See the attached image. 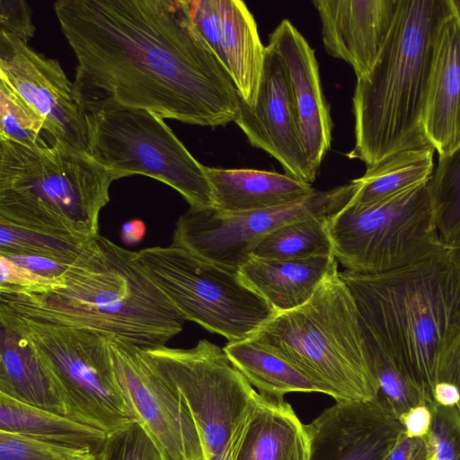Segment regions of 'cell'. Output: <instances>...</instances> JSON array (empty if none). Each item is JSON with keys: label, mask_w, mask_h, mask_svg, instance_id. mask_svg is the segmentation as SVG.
Listing matches in <instances>:
<instances>
[{"label": "cell", "mask_w": 460, "mask_h": 460, "mask_svg": "<svg viewBox=\"0 0 460 460\" xmlns=\"http://www.w3.org/2000/svg\"><path fill=\"white\" fill-rule=\"evenodd\" d=\"M105 460H164L155 444L138 423L108 436Z\"/></svg>", "instance_id": "836d02e7"}, {"label": "cell", "mask_w": 460, "mask_h": 460, "mask_svg": "<svg viewBox=\"0 0 460 460\" xmlns=\"http://www.w3.org/2000/svg\"><path fill=\"white\" fill-rule=\"evenodd\" d=\"M191 22L247 104L255 102L266 47L241 0H187Z\"/></svg>", "instance_id": "e0dca14e"}, {"label": "cell", "mask_w": 460, "mask_h": 460, "mask_svg": "<svg viewBox=\"0 0 460 460\" xmlns=\"http://www.w3.org/2000/svg\"><path fill=\"white\" fill-rule=\"evenodd\" d=\"M87 154L116 180L142 174L176 190L196 208H214L205 165L157 115L104 104L85 107Z\"/></svg>", "instance_id": "9c48e42d"}, {"label": "cell", "mask_w": 460, "mask_h": 460, "mask_svg": "<svg viewBox=\"0 0 460 460\" xmlns=\"http://www.w3.org/2000/svg\"><path fill=\"white\" fill-rule=\"evenodd\" d=\"M455 11L460 16V0H452Z\"/></svg>", "instance_id": "bcb514c9"}, {"label": "cell", "mask_w": 460, "mask_h": 460, "mask_svg": "<svg viewBox=\"0 0 460 460\" xmlns=\"http://www.w3.org/2000/svg\"><path fill=\"white\" fill-rule=\"evenodd\" d=\"M145 232V224L141 220L134 219L122 226L121 239L127 244H134L142 240Z\"/></svg>", "instance_id": "7bdbcfd3"}, {"label": "cell", "mask_w": 460, "mask_h": 460, "mask_svg": "<svg viewBox=\"0 0 460 460\" xmlns=\"http://www.w3.org/2000/svg\"><path fill=\"white\" fill-rule=\"evenodd\" d=\"M116 178L87 153L0 138V220L93 238Z\"/></svg>", "instance_id": "5b68a950"}, {"label": "cell", "mask_w": 460, "mask_h": 460, "mask_svg": "<svg viewBox=\"0 0 460 460\" xmlns=\"http://www.w3.org/2000/svg\"><path fill=\"white\" fill-rule=\"evenodd\" d=\"M434 456L429 436L410 437L404 430L385 460H430Z\"/></svg>", "instance_id": "74e56055"}, {"label": "cell", "mask_w": 460, "mask_h": 460, "mask_svg": "<svg viewBox=\"0 0 460 460\" xmlns=\"http://www.w3.org/2000/svg\"><path fill=\"white\" fill-rule=\"evenodd\" d=\"M107 338L119 384L164 460H203L197 427L179 393L141 348L118 337Z\"/></svg>", "instance_id": "4fadbf2b"}, {"label": "cell", "mask_w": 460, "mask_h": 460, "mask_svg": "<svg viewBox=\"0 0 460 460\" xmlns=\"http://www.w3.org/2000/svg\"><path fill=\"white\" fill-rule=\"evenodd\" d=\"M214 208L243 213L276 208L300 200L315 190L288 174L254 169H223L205 165Z\"/></svg>", "instance_id": "44dd1931"}, {"label": "cell", "mask_w": 460, "mask_h": 460, "mask_svg": "<svg viewBox=\"0 0 460 460\" xmlns=\"http://www.w3.org/2000/svg\"><path fill=\"white\" fill-rule=\"evenodd\" d=\"M331 217L310 216L279 226L256 243L251 257L284 261L333 255L328 230Z\"/></svg>", "instance_id": "83f0119b"}, {"label": "cell", "mask_w": 460, "mask_h": 460, "mask_svg": "<svg viewBox=\"0 0 460 460\" xmlns=\"http://www.w3.org/2000/svg\"><path fill=\"white\" fill-rule=\"evenodd\" d=\"M0 321L30 341L65 416L108 436L138 422L115 375L107 337L27 318L1 304Z\"/></svg>", "instance_id": "52a82bcc"}, {"label": "cell", "mask_w": 460, "mask_h": 460, "mask_svg": "<svg viewBox=\"0 0 460 460\" xmlns=\"http://www.w3.org/2000/svg\"><path fill=\"white\" fill-rule=\"evenodd\" d=\"M261 396L236 460H310V436L292 406Z\"/></svg>", "instance_id": "603a6c76"}, {"label": "cell", "mask_w": 460, "mask_h": 460, "mask_svg": "<svg viewBox=\"0 0 460 460\" xmlns=\"http://www.w3.org/2000/svg\"><path fill=\"white\" fill-rule=\"evenodd\" d=\"M305 426L310 460H385L403 431L379 395L336 402Z\"/></svg>", "instance_id": "2e32d148"}, {"label": "cell", "mask_w": 460, "mask_h": 460, "mask_svg": "<svg viewBox=\"0 0 460 460\" xmlns=\"http://www.w3.org/2000/svg\"><path fill=\"white\" fill-rule=\"evenodd\" d=\"M93 453L0 430V460H83Z\"/></svg>", "instance_id": "d6a6232c"}, {"label": "cell", "mask_w": 460, "mask_h": 460, "mask_svg": "<svg viewBox=\"0 0 460 460\" xmlns=\"http://www.w3.org/2000/svg\"><path fill=\"white\" fill-rule=\"evenodd\" d=\"M56 282L42 279L0 255V294L36 293Z\"/></svg>", "instance_id": "d590c367"}, {"label": "cell", "mask_w": 460, "mask_h": 460, "mask_svg": "<svg viewBox=\"0 0 460 460\" xmlns=\"http://www.w3.org/2000/svg\"><path fill=\"white\" fill-rule=\"evenodd\" d=\"M328 230L335 259L355 273L396 270L447 247L428 182L364 207L346 205L330 217Z\"/></svg>", "instance_id": "8fae6325"}, {"label": "cell", "mask_w": 460, "mask_h": 460, "mask_svg": "<svg viewBox=\"0 0 460 460\" xmlns=\"http://www.w3.org/2000/svg\"><path fill=\"white\" fill-rule=\"evenodd\" d=\"M0 394L64 415L31 344L19 332L2 321Z\"/></svg>", "instance_id": "d4e9b609"}, {"label": "cell", "mask_w": 460, "mask_h": 460, "mask_svg": "<svg viewBox=\"0 0 460 460\" xmlns=\"http://www.w3.org/2000/svg\"><path fill=\"white\" fill-rule=\"evenodd\" d=\"M432 146L396 153L352 180L356 190L347 206L360 208L429 182L434 172Z\"/></svg>", "instance_id": "4316f807"}, {"label": "cell", "mask_w": 460, "mask_h": 460, "mask_svg": "<svg viewBox=\"0 0 460 460\" xmlns=\"http://www.w3.org/2000/svg\"><path fill=\"white\" fill-rule=\"evenodd\" d=\"M0 82L9 86L43 120L57 145L87 153L85 112L57 59L22 40L0 32Z\"/></svg>", "instance_id": "5bb4252c"}, {"label": "cell", "mask_w": 460, "mask_h": 460, "mask_svg": "<svg viewBox=\"0 0 460 460\" xmlns=\"http://www.w3.org/2000/svg\"><path fill=\"white\" fill-rule=\"evenodd\" d=\"M0 32L17 37L25 42L34 36L31 11L23 0H0Z\"/></svg>", "instance_id": "8d00e7d4"}, {"label": "cell", "mask_w": 460, "mask_h": 460, "mask_svg": "<svg viewBox=\"0 0 460 460\" xmlns=\"http://www.w3.org/2000/svg\"><path fill=\"white\" fill-rule=\"evenodd\" d=\"M0 430L99 453L108 435L62 414L0 394Z\"/></svg>", "instance_id": "484cf974"}, {"label": "cell", "mask_w": 460, "mask_h": 460, "mask_svg": "<svg viewBox=\"0 0 460 460\" xmlns=\"http://www.w3.org/2000/svg\"><path fill=\"white\" fill-rule=\"evenodd\" d=\"M432 424L428 434L435 460H460V411L456 406L433 402Z\"/></svg>", "instance_id": "e575fe53"}, {"label": "cell", "mask_w": 460, "mask_h": 460, "mask_svg": "<svg viewBox=\"0 0 460 460\" xmlns=\"http://www.w3.org/2000/svg\"><path fill=\"white\" fill-rule=\"evenodd\" d=\"M83 460H105L103 449H102V451H100L99 453H93L92 455H90L89 456Z\"/></svg>", "instance_id": "f6af8a7d"}, {"label": "cell", "mask_w": 460, "mask_h": 460, "mask_svg": "<svg viewBox=\"0 0 460 460\" xmlns=\"http://www.w3.org/2000/svg\"><path fill=\"white\" fill-rule=\"evenodd\" d=\"M313 4L327 53L349 63L357 78L367 75L388 35L397 0H314Z\"/></svg>", "instance_id": "d6986e66"}, {"label": "cell", "mask_w": 460, "mask_h": 460, "mask_svg": "<svg viewBox=\"0 0 460 460\" xmlns=\"http://www.w3.org/2000/svg\"><path fill=\"white\" fill-rule=\"evenodd\" d=\"M234 122L252 146L278 160L287 174L311 184L314 181L316 174L301 139L288 75L268 45L255 102L251 106L240 98Z\"/></svg>", "instance_id": "9a60e30c"}, {"label": "cell", "mask_w": 460, "mask_h": 460, "mask_svg": "<svg viewBox=\"0 0 460 460\" xmlns=\"http://www.w3.org/2000/svg\"><path fill=\"white\" fill-rule=\"evenodd\" d=\"M361 328L368 365L378 385V395L395 417L399 419L418 405L431 407L433 403L424 389L394 363L362 324Z\"/></svg>", "instance_id": "f1b7e54d"}, {"label": "cell", "mask_w": 460, "mask_h": 460, "mask_svg": "<svg viewBox=\"0 0 460 460\" xmlns=\"http://www.w3.org/2000/svg\"><path fill=\"white\" fill-rule=\"evenodd\" d=\"M430 460H435V456H433V457Z\"/></svg>", "instance_id": "7dc6e473"}, {"label": "cell", "mask_w": 460, "mask_h": 460, "mask_svg": "<svg viewBox=\"0 0 460 460\" xmlns=\"http://www.w3.org/2000/svg\"><path fill=\"white\" fill-rule=\"evenodd\" d=\"M423 128L438 156L460 146V16L454 5L436 37Z\"/></svg>", "instance_id": "ffe728a7"}, {"label": "cell", "mask_w": 460, "mask_h": 460, "mask_svg": "<svg viewBox=\"0 0 460 460\" xmlns=\"http://www.w3.org/2000/svg\"><path fill=\"white\" fill-rule=\"evenodd\" d=\"M428 188L438 233L447 245L460 234V146L439 156Z\"/></svg>", "instance_id": "4dcf8cb0"}, {"label": "cell", "mask_w": 460, "mask_h": 460, "mask_svg": "<svg viewBox=\"0 0 460 460\" xmlns=\"http://www.w3.org/2000/svg\"><path fill=\"white\" fill-rule=\"evenodd\" d=\"M452 0H397L394 21L371 70L352 98L355 145L347 154L367 169L406 150L431 146L423 116L436 37Z\"/></svg>", "instance_id": "277c9868"}, {"label": "cell", "mask_w": 460, "mask_h": 460, "mask_svg": "<svg viewBox=\"0 0 460 460\" xmlns=\"http://www.w3.org/2000/svg\"><path fill=\"white\" fill-rule=\"evenodd\" d=\"M248 340L324 384L336 394V402L378 396L358 312L338 264L305 304L276 313Z\"/></svg>", "instance_id": "8992f818"}, {"label": "cell", "mask_w": 460, "mask_h": 460, "mask_svg": "<svg viewBox=\"0 0 460 460\" xmlns=\"http://www.w3.org/2000/svg\"><path fill=\"white\" fill-rule=\"evenodd\" d=\"M137 262L187 321L228 342L251 338L275 314L238 270L170 244L135 252Z\"/></svg>", "instance_id": "30bf717a"}, {"label": "cell", "mask_w": 460, "mask_h": 460, "mask_svg": "<svg viewBox=\"0 0 460 460\" xmlns=\"http://www.w3.org/2000/svg\"><path fill=\"white\" fill-rule=\"evenodd\" d=\"M447 382L456 387L460 394V336L444 356L438 372V382ZM460 411V402L456 406Z\"/></svg>", "instance_id": "60d3db41"}, {"label": "cell", "mask_w": 460, "mask_h": 460, "mask_svg": "<svg viewBox=\"0 0 460 460\" xmlns=\"http://www.w3.org/2000/svg\"><path fill=\"white\" fill-rule=\"evenodd\" d=\"M224 349L261 395L284 398L293 392L321 393L337 401L336 394L286 358L250 340L228 342Z\"/></svg>", "instance_id": "cb8c5ba5"}, {"label": "cell", "mask_w": 460, "mask_h": 460, "mask_svg": "<svg viewBox=\"0 0 460 460\" xmlns=\"http://www.w3.org/2000/svg\"><path fill=\"white\" fill-rule=\"evenodd\" d=\"M340 277L362 326L433 403L440 363L460 336V270L447 247L396 270Z\"/></svg>", "instance_id": "3957f363"}, {"label": "cell", "mask_w": 460, "mask_h": 460, "mask_svg": "<svg viewBox=\"0 0 460 460\" xmlns=\"http://www.w3.org/2000/svg\"><path fill=\"white\" fill-rule=\"evenodd\" d=\"M449 257L455 265L460 270V234L447 245Z\"/></svg>", "instance_id": "ee69618b"}, {"label": "cell", "mask_w": 460, "mask_h": 460, "mask_svg": "<svg viewBox=\"0 0 460 460\" xmlns=\"http://www.w3.org/2000/svg\"><path fill=\"white\" fill-rule=\"evenodd\" d=\"M89 239L0 220V255L6 257L41 256L70 264L77 259Z\"/></svg>", "instance_id": "f546056e"}, {"label": "cell", "mask_w": 460, "mask_h": 460, "mask_svg": "<svg viewBox=\"0 0 460 460\" xmlns=\"http://www.w3.org/2000/svg\"><path fill=\"white\" fill-rule=\"evenodd\" d=\"M433 402L446 407L457 406L460 402L459 392L452 384L438 382L433 391Z\"/></svg>", "instance_id": "b9f144b4"}, {"label": "cell", "mask_w": 460, "mask_h": 460, "mask_svg": "<svg viewBox=\"0 0 460 460\" xmlns=\"http://www.w3.org/2000/svg\"><path fill=\"white\" fill-rule=\"evenodd\" d=\"M54 10L74 51L82 107L115 105L218 127L240 96L195 29L187 0H59Z\"/></svg>", "instance_id": "6da1fadb"}, {"label": "cell", "mask_w": 460, "mask_h": 460, "mask_svg": "<svg viewBox=\"0 0 460 460\" xmlns=\"http://www.w3.org/2000/svg\"><path fill=\"white\" fill-rule=\"evenodd\" d=\"M337 264L334 255L284 261L251 258L238 272L276 313H282L305 304Z\"/></svg>", "instance_id": "7402d4cb"}, {"label": "cell", "mask_w": 460, "mask_h": 460, "mask_svg": "<svg viewBox=\"0 0 460 460\" xmlns=\"http://www.w3.org/2000/svg\"><path fill=\"white\" fill-rule=\"evenodd\" d=\"M6 258L33 274L50 281H57L73 263H65L41 256L26 255L10 256Z\"/></svg>", "instance_id": "f35d334b"}, {"label": "cell", "mask_w": 460, "mask_h": 460, "mask_svg": "<svg viewBox=\"0 0 460 460\" xmlns=\"http://www.w3.org/2000/svg\"><path fill=\"white\" fill-rule=\"evenodd\" d=\"M268 46L285 67L301 139L310 167L316 174L331 147L332 122L314 50L287 19L270 33Z\"/></svg>", "instance_id": "ac0fdd59"}, {"label": "cell", "mask_w": 460, "mask_h": 460, "mask_svg": "<svg viewBox=\"0 0 460 460\" xmlns=\"http://www.w3.org/2000/svg\"><path fill=\"white\" fill-rule=\"evenodd\" d=\"M432 419L431 408L426 404H421L411 408L398 420L408 436L424 437L430 430Z\"/></svg>", "instance_id": "ab89813d"}, {"label": "cell", "mask_w": 460, "mask_h": 460, "mask_svg": "<svg viewBox=\"0 0 460 460\" xmlns=\"http://www.w3.org/2000/svg\"><path fill=\"white\" fill-rule=\"evenodd\" d=\"M141 349L190 412L203 460H236L261 396L224 348L203 339L190 349Z\"/></svg>", "instance_id": "ba28073f"}, {"label": "cell", "mask_w": 460, "mask_h": 460, "mask_svg": "<svg viewBox=\"0 0 460 460\" xmlns=\"http://www.w3.org/2000/svg\"><path fill=\"white\" fill-rule=\"evenodd\" d=\"M356 188L351 181L328 190H315L293 203L251 212L224 213L215 208L190 207L178 218L171 244L239 270L263 236L297 219L334 215L349 203Z\"/></svg>", "instance_id": "7c38bea8"}, {"label": "cell", "mask_w": 460, "mask_h": 460, "mask_svg": "<svg viewBox=\"0 0 460 460\" xmlns=\"http://www.w3.org/2000/svg\"><path fill=\"white\" fill-rule=\"evenodd\" d=\"M27 318L118 337L139 348L165 343L185 319L137 262L135 252L98 234L50 288L0 294Z\"/></svg>", "instance_id": "7a4b0ae2"}, {"label": "cell", "mask_w": 460, "mask_h": 460, "mask_svg": "<svg viewBox=\"0 0 460 460\" xmlns=\"http://www.w3.org/2000/svg\"><path fill=\"white\" fill-rule=\"evenodd\" d=\"M0 138L34 148L57 146L41 118L3 82H0Z\"/></svg>", "instance_id": "1f68e13d"}]
</instances>
